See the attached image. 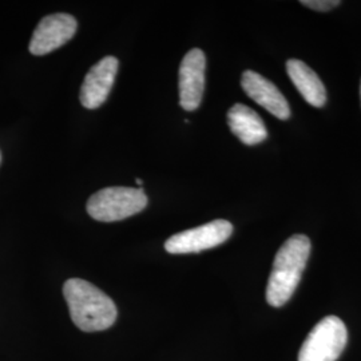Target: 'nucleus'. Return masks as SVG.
Here are the masks:
<instances>
[{
  "label": "nucleus",
  "mask_w": 361,
  "mask_h": 361,
  "mask_svg": "<svg viewBox=\"0 0 361 361\" xmlns=\"http://www.w3.org/2000/svg\"><path fill=\"white\" fill-rule=\"evenodd\" d=\"M70 316L83 332H99L116 323L118 310L114 301L98 289L80 279L67 280L63 285Z\"/></svg>",
  "instance_id": "f257e3e1"
},
{
  "label": "nucleus",
  "mask_w": 361,
  "mask_h": 361,
  "mask_svg": "<svg viewBox=\"0 0 361 361\" xmlns=\"http://www.w3.org/2000/svg\"><path fill=\"white\" fill-rule=\"evenodd\" d=\"M310 255V240L304 234L288 238L277 252L267 288V301L280 308L293 296Z\"/></svg>",
  "instance_id": "f03ea898"
},
{
  "label": "nucleus",
  "mask_w": 361,
  "mask_h": 361,
  "mask_svg": "<svg viewBox=\"0 0 361 361\" xmlns=\"http://www.w3.org/2000/svg\"><path fill=\"white\" fill-rule=\"evenodd\" d=\"M147 205V197L141 188L114 186L91 195L87 213L101 222H116L141 213Z\"/></svg>",
  "instance_id": "7ed1b4c3"
},
{
  "label": "nucleus",
  "mask_w": 361,
  "mask_h": 361,
  "mask_svg": "<svg viewBox=\"0 0 361 361\" xmlns=\"http://www.w3.org/2000/svg\"><path fill=\"white\" fill-rule=\"evenodd\" d=\"M347 341L345 324L336 316H326L305 338L298 353V361H336Z\"/></svg>",
  "instance_id": "20e7f679"
},
{
  "label": "nucleus",
  "mask_w": 361,
  "mask_h": 361,
  "mask_svg": "<svg viewBox=\"0 0 361 361\" xmlns=\"http://www.w3.org/2000/svg\"><path fill=\"white\" fill-rule=\"evenodd\" d=\"M233 233V225L226 219H216L205 225L171 235L165 243L170 255L200 253L224 244Z\"/></svg>",
  "instance_id": "39448f33"
},
{
  "label": "nucleus",
  "mask_w": 361,
  "mask_h": 361,
  "mask_svg": "<svg viewBox=\"0 0 361 361\" xmlns=\"http://www.w3.org/2000/svg\"><path fill=\"white\" fill-rule=\"evenodd\" d=\"M78 23L68 13H52L40 20L30 42L34 55H46L62 47L75 35Z\"/></svg>",
  "instance_id": "423d86ee"
},
{
  "label": "nucleus",
  "mask_w": 361,
  "mask_h": 361,
  "mask_svg": "<svg viewBox=\"0 0 361 361\" xmlns=\"http://www.w3.org/2000/svg\"><path fill=\"white\" fill-rule=\"evenodd\" d=\"M207 58L204 51L193 49L188 52L180 66V104L186 111L200 107L205 90Z\"/></svg>",
  "instance_id": "0eeeda50"
},
{
  "label": "nucleus",
  "mask_w": 361,
  "mask_h": 361,
  "mask_svg": "<svg viewBox=\"0 0 361 361\" xmlns=\"http://www.w3.org/2000/svg\"><path fill=\"white\" fill-rule=\"evenodd\" d=\"M118 59L106 56L92 66L80 87V104L86 109H98L106 102L116 80Z\"/></svg>",
  "instance_id": "6e6552de"
},
{
  "label": "nucleus",
  "mask_w": 361,
  "mask_h": 361,
  "mask_svg": "<svg viewBox=\"0 0 361 361\" xmlns=\"http://www.w3.org/2000/svg\"><path fill=\"white\" fill-rule=\"evenodd\" d=\"M241 86L249 98L262 106L276 118L286 121L290 116V109L283 92L267 78L247 70L241 78Z\"/></svg>",
  "instance_id": "1a4fd4ad"
},
{
  "label": "nucleus",
  "mask_w": 361,
  "mask_h": 361,
  "mask_svg": "<svg viewBox=\"0 0 361 361\" xmlns=\"http://www.w3.org/2000/svg\"><path fill=\"white\" fill-rule=\"evenodd\" d=\"M228 125L233 134L247 146L264 142L268 137L261 116L245 104L233 106L228 113Z\"/></svg>",
  "instance_id": "9d476101"
},
{
  "label": "nucleus",
  "mask_w": 361,
  "mask_h": 361,
  "mask_svg": "<svg viewBox=\"0 0 361 361\" xmlns=\"http://www.w3.org/2000/svg\"><path fill=\"white\" fill-rule=\"evenodd\" d=\"M286 71L298 92L308 104L314 107H323L326 102V90L322 79L310 66L298 59H290L286 62Z\"/></svg>",
  "instance_id": "9b49d317"
},
{
  "label": "nucleus",
  "mask_w": 361,
  "mask_h": 361,
  "mask_svg": "<svg viewBox=\"0 0 361 361\" xmlns=\"http://www.w3.org/2000/svg\"><path fill=\"white\" fill-rule=\"evenodd\" d=\"M301 4L316 11H329L336 8L340 4V1L338 0H302Z\"/></svg>",
  "instance_id": "f8f14e48"
},
{
  "label": "nucleus",
  "mask_w": 361,
  "mask_h": 361,
  "mask_svg": "<svg viewBox=\"0 0 361 361\" xmlns=\"http://www.w3.org/2000/svg\"><path fill=\"white\" fill-rule=\"evenodd\" d=\"M360 97H361V85H360Z\"/></svg>",
  "instance_id": "ddd939ff"
}]
</instances>
